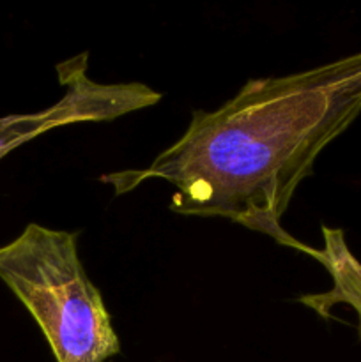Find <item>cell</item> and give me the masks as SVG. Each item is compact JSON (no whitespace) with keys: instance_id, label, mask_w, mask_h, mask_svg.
Segmentation results:
<instances>
[{"instance_id":"6da1fadb","label":"cell","mask_w":361,"mask_h":362,"mask_svg":"<svg viewBox=\"0 0 361 362\" xmlns=\"http://www.w3.org/2000/svg\"><path fill=\"white\" fill-rule=\"evenodd\" d=\"M360 113L361 52L246 81L219 108L193 112L183 136L151 165L99 180L112 184L117 197L165 180L176 187L170 209L177 214L225 218L299 250L280 221L321 152Z\"/></svg>"},{"instance_id":"3957f363","label":"cell","mask_w":361,"mask_h":362,"mask_svg":"<svg viewBox=\"0 0 361 362\" xmlns=\"http://www.w3.org/2000/svg\"><path fill=\"white\" fill-rule=\"evenodd\" d=\"M66 94L50 108L35 113L0 117V161L14 148L50 129L81 122H106L149 108L161 94L145 83H98L87 74V53L57 66Z\"/></svg>"},{"instance_id":"277c9868","label":"cell","mask_w":361,"mask_h":362,"mask_svg":"<svg viewBox=\"0 0 361 362\" xmlns=\"http://www.w3.org/2000/svg\"><path fill=\"white\" fill-rule=\"evenodd\" d=\"M357 322H360L357 329H360V334H361V308H360V311H357Z\"/></svg>"},{"instance_id":"7a4b0ae2","label":"cell","mask_w":361,"mask_h":362,"mask_svg":"<svg viewBox=\"0 0 361 362\" xmlns=\"http://www.w3.org/2000/svg\"><path fill=\"white\" fill-rule=\"evenodd\" d=\"M76 239L78 233L30 223L0 246V279L32 315L57 362H105L120 352V343Z\"/></svg>"}]
</instances>
